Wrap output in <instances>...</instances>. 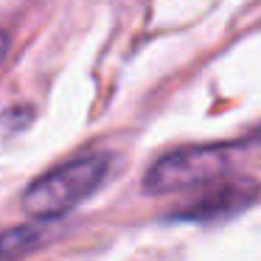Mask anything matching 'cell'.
<instances>
[{
    "label": "cell",
    "mask_w": 261,
    "mask_h": 261,
    "mask_svg": "<svg viewBox=\"0 0 261 261\" xmlns=\"http://www.w3.org/2000/svg\"><path fill=\"white\" fill-rule=\"evenodd\" d=\"M110 171L107 154H85L34 180L23 194L25 214L37 219H57L90 197Z\"/></svg>",
    "instance_id": "6da1fadb"
},
{
    "label": "cell",
    "mask_w": 261,
    "mask_h": 261,
    "mask_svg": "<svg viewBox=\"0 0 261 261\" xmlns=\"http://www.w3.org/2000/svg\"><path fill=\"white\" fill-rule=\"evenodd\" d=\"M227 166H230L227 146H186L160 158L146 171L143 186L152 194L186 191V188L219 180L227 171Z\"/></svg>",
    "instance_id": "7a4b0ae2"
},
{
    "label": "cell",
    "mask_w": 261,
    "mask_h": 261,
    "mask_svg": "<svg viewBox=\"0 0 261 261\" xmlns=\"http://www.w3.org/2000/svg\"><path fill=\"white\" fill-rule=\"evenodd\" d=\"M255 197H258L255 182H247V180L222 182V186L211 188L202 199H197L188 211H182L180 216H186V219H219V216L236 214L239 208L250 205Z\"/></svg>",
    "instance_id": "3957f363"
},
{
    "label": "cell",
    "mask_w": 261,
    "mask_h": 261,
    "mask_svg": "<svg viewBox=\"0 0 261 261\" xmlns=\"http://www.w3.org/2000/svg\"><path fill=\"white\" fill-rule=\"evenodd\" d=\"M48 239V227L42 225H20L0 233V261H20L23 255L34 253Z\"/></svg>",
    "instance_id": "277c9868"
},
{
    "label": "cell",
    "mask_w": 261,
    "mask_h": 261,
    "mask_svg": "<svg viewBox=\"0 0 261 261\" xmlns=\"http://www.w3.org/2000/svg\"><path fill=\"white\" fill-rule=\"evenodd\" d=\"M6 54H9V34L6 31H0V62L6 59Z\"/></svg>",
    "instance_id": "5b68a950"
},
{
    "label": "cell",
    "mask_w": 261,
    "mask_h": 261,
    "mask_svg": "<svg viewBox=\"0 0 261 261\" xmlns=\"http://www.w3.org/2000/svg\"><path fill=\"white\" fill-rule=\"evenodd\" d=\"M250 141H261V129H258V132H255V135H253V138H250Z\"/></svg>",
    "instance_id": "8992f818"
}]
</instances>
